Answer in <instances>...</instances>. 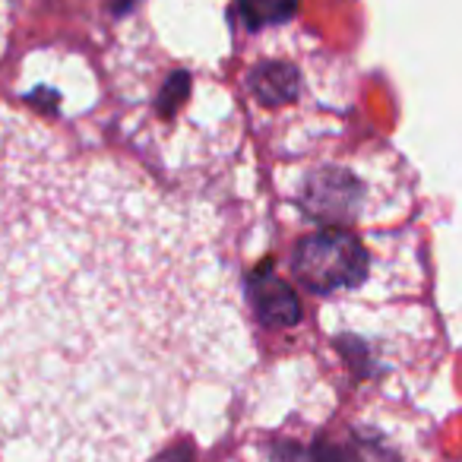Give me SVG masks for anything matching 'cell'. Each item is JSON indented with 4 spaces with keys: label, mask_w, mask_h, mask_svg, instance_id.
<instances>
[{
    "label": "cell",
    "mask_w": 462,
    "mask_h": 462,
    "mask_svg": "<svg viewBox=\"0 0 462 462\" xmlns=\"http://www.w3.org/2000/svg\"><path fill=\"white\" fill-rule=\"evenodd\" d=\"M301 279L317 291L346 289L365 276V251L342 231H320L298 247L295 260Z\"/></svg>",
    "instance_id": "cell-2"
},
{
    "label": "cell",
    "mask_w": 462,
    "mask_h": 462,
    "mask_svg": "<svg viewBox=\"0 0 462 462\" xmlns=\"http://www.w3.org/2000/svg\"><path fill=\"white\" fill-rule=\"evenodd\" d=\"M245 358L209 216L0 105V462H152Z\"/></svg>",
    "instance_id": "cell-1"
},
{
    "label": "cell",
    "mask_w": 462,
    "mask_h": 462,
    "mask_svg": "<svg viewBox=\"0 0 462 462\" xmlns=\"http://www.w3.org/2000/svg\"><path fill=\"white\" fill-rule=\"evenodd\" d=\"M10 39V0H0V54Z\"/></svg>",
    "instance_id": "cell-4"
},
{
    "label": "cell",
    "mask_w": 462,
    "mask_h": 462,
    "mask_svg": "<svg viewBox=\"0 0 462 462\" xmlns=\"http://www.w3.org/2000/svg\"><path fill=\"white\" fill-rule=\"evenodd\" d=\"M247 16L254 23H266V20H276V16H285L291 7H295V0H245Z\"/></svg>",
    "instance_id": "cell-3"
}]
</instances>
